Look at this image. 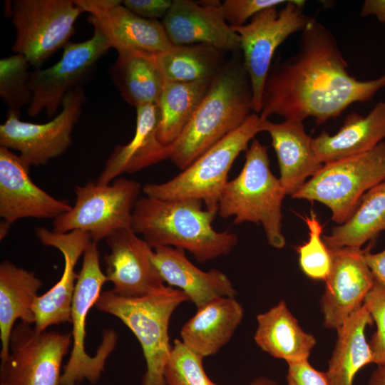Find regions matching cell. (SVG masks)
Wrapping results in <instances>:
<instances>
[{"mask_svg": "<svg viewBox=\"0 0 385 385\" xmlns=\"http://www.w3.org/2000/svg\"><path fill=\"white\" fill-rule=\"evenodd\" d=\"M384 87L385 75L367 81L350 75L332 32L310 18L297 52L271 66L259 115L261 119L277 115L302 122L312 118L321 125L352 103L371 100Z\"/></svg>", "mask_w": 385, "mask_h": 385, "instance_id": "1", "label": "cell"}, {"mask_svg": "<svg viewBox=\"0 0 385 385\" xmlns=\"http://www.w3.org/2000/svg\"><path fill=\"white\" fill-rule=\"evenodd\" d=\"M203 205L197 199L140 197L133 209L132 229L152 248H180L190 252L200 263L228 255L237 245L238 237L227 230H215L212 222L217 212Z\"/></svg>", "mask_w": 385, "mask_h": 385, "instance_id": "2", "label": "cell"}, {"mask_svg": "<svg viewBox=\"0 0 385 385\" xmlns=\"http://www.w3.org/2000/svg\"><path fill=\"white\" fill-rule=\"evenodd\" d=\"M252 93L243 62L223 67L177 140L169 159L181 170L240 127L253 113Z\"/></svg>", "mask_w": 385, "mask_h": 385, "instance_id": "3", "label": "cell"}, {"mask_svg": "<svg viewBox=\"0 0 385 385\" xmlns=\"http://www.w3.org/2000/svg\"><path fill=\"white\" fill-rule=\"evenodd\" d=\"M286 193L270 170L267 146L253 138L246 150L245 164L237 176L228 180L217 213L234 217V223H260L267 241L275 248L285 245L282 232V204Z\"/></svg>", "mask_w": 385, "mask_h": 385, "instance_id": "4", "label": "cell"}, {"mask_svg": "<svg viewBox=\"0 0 385 385\" xmlns=\"http://www.w3.org/2000/svg\"><path fill=\"white\" fill-rule=\"evenodd\" d=\"M189 301L183 291L165 285L142 297H124L111 289L97 299L98 310L118 318L138 339L146 364L142 385H166L164 369L172 348L170 320L178 307Z\"/></svg>", "mask_w": 385, "mask_h": 385, "instance_id": "5", "label": "cell"}, {"mask_svg": "<svg viewBox=\"0 0 385 385\" xmlns=\"http://www.w3.org/2000/svg\"><path fill=\"white\" fill-rule=\"evenodd\" d=\"M260 117L253 112L237 129L221 139L173 178L163 183L145 185V196L177 200L197 199L205 207L217 212L218 204L236 158L260 129Z\"/></svg>", "mask_w": 385, "mask_h": 385, "instance_id": "6", "label": "cell"}, {"mask_svg": "<svg viewBox=\"0 0 385 385\" xmlns=\"http://www.w3.org/2000/svg\"><path fill=\"white\" fill-rule=\"evenodd\" d=\"M385 180V141L361 154L323 165L292 197L317 201L329 208L342 224L362 196Z\"/></svg>", "mask_w": 385, "mask_h": 385, "instance_id": "7", "label": "cell"}, {"mask_svg": "<svg viewBox=\"0 0 385 385\" xmlns=\"http://www.w3.org/2000/svg\"><path fill=\"white\" fill-rule=\"evenodd\" d=\"M97 243L91 241L83 253L71 305L72 349L61 374L60 385H80L84 380L96 384L105 370L106 359L117 344L113 329L103 331V341L94 356L85 350L86 319L108 281L100 265Z\"/></svg>", "mask_w": 385, "mask_h": 385, "instance_id": "8", "label": "cell"}, {"mask_svg": "<svg viewBox=\"0 0 385 385\" xmlns=\"http://www.w3.org/2000/svg\"><path fill=\"white\" fill-rule=\"evenodd\" d=\"M140 189L138 182L123 178L108 185L90 181L76 186L74 205L54 219L53 230L61 233L81 230L97 243L118 230L130 228Z\"/></svg>", "mask_w": 385, "mask_h": 385, "instance_id": "9", "label": "cell"}, {"mask_svg": "<svg viewBox=\"0 0 385 385\" xmlns=\"http://www.w3.org/2000/svg\"><path fill=\"white\" fill-rule=\"evenodd\" d=\"M83 12L73 0L14 1L11 14L16 34L12 51L38 69L69 43L75 22Z\"/></svg>", "mask_w": 385, "mask_h": 385, "instance_id": "10", "label": "cell"}, {"mask_svg": "<svg viewBox=\"0 0 385 385\" xmlns=\"http://www.w3.org/2000/svg\"><path fill=\"white\" fill-rule=\"evenodd\" d=\"M304 4V1H287L279 11L277 6L269 7L256 14L250 23L231 26L240 38L256 113L261 111L264 86L276 49L289 36L302 31L311 18L303 12Z\"/></svg>", "mask_w": 385, "mask_h": 385, "instance_id": "11", "label": "cell"}, {"mask_svg": "<svg viewBox=\"0 0 385 385\" xmlns=\"http://www.w3.org/2000/svg\"><path fill=\"white\" fill-rule=\"evenodd\" d=\"M71 343L70 333L38 332L21 322L12 331L8 357L1 361L0 385H60L62 361Z\"/></svg>", "mask_w": 385, "mask_h": 385, "instance_id": "12", "label": "cell"}, {"mask_svg": "<svg viewBox=\"0 0 385 385\" xmlns=\"http://www.w3.org/2000/svg\"><path fill=\"white\" fill-rule=\"evenodd\" d=\"M86 100L81 86L72 88L65 96L61 111L51 120L34 123L19 119V113L9 111L0 125V145L17 150L29 167L46 164L68 148L72 132Z\"/></svg>", "mask_w": 385, "mask_h": 385, "instance_id": "13", "label": "cell"}, {"mask_svg": "<svg viewBox=\"0 0 385 385\" xmlns=\"http://www.w3.org/2000/svg\"><path fill=\"white\" fill-rule=\"evenodd\" d=\"M91 38L81 42H69L63 48L61 59L45 69L31 72L29 86L32 98L27 113L31 117L43 110L47 116H53L66 95L78 83L110 48L111 44L96 24Z\"/></svg>", "mask_w": 385, "mask_h": 385, "instance_id": "14", "label": "cell"}, {"mask_svg": "<svg viewBox=\"0 0 385 385\" xmlns=\"http://www.w3.org/2000/svg\"><path fill=\"white\" fill-rule=\"evenodd\" d=\"M91 15L88 20L97 25L107 37L111 48L118 54L142 52L157 53L173 44L163 23L141 18L117 0H75Z\"/></svg>", "mask_w": 385, "mask_h": 385, "instance_id": "15", "label": "cell"}, {"mask_svg": "<svg viewBox=\"0 0 385 385\" xmlns=\"http://www.w3.org/2000/svg\"><path fill=\"white\" fill-rule=\"evenodd\" d=\"M329 250L332 265L325 279L321 309L324 327L337 330L348 317L363 305L375 278L364 260L366 247Z\"/></svg>", "mask_w": 385, "mask_h": 385, "instance_id": "16", "label": "cell"}, {"mask_svg": "<svg viewBox=\"0 0 385 385\" xmlns=\"http://www.w3.org/2000/svg\"><path fill=\"white\" fill-rule=\"evenodd\" d=\"M110 249L103 260L106 275L115 294L128 298L142 297L165 285L155 267L152 248L132 229L118 230L106 240Z\"/></svg>", "mask_w": 385, "mask_h": 385, "instance_id": "17", "label": "cell"}, {"mask_svg": "<svg viewBox=\"0 0 385 385\" xmlns=\"http://www.w3.org/2000/svg\"><path fill=\"white\" fill-rule=\"evenodd\" d=\"M19 155L0 146V217L11 225L25 217L57 218L72 206L37 186Z\"/></svg>", "mask_w": 385, "mask_h": 385, "instance_id": "18", "label": "cell"}, {"mask_svg": "<svg viewBox=\"0 0 385 385\" xmlns=\"http://www.w3.org/2000/svg\"><path fill=\"white\" fill-rule=\"evenodd\" d=\"M163 25L173 45L205 44L220 51L241 48L239 35L224 19L220 1H173Z\"/></svg>", "mask_w": 385, "mask_h": 385, "instance_id": "19", "label": "cell"}, {"mask_svg": "<svg viewBox=\"0 0 385 385\" xmlns=\"http://www.w3.org/2000/svg\"><path fill=\"white\" fill-rule=\"evenodd\" d=\"M40 242L58 249L64 258L63 271L59 281L34 304V327L38 332L52 325L71 322V305L76 280V265L92 241L90 235L81 230L56 232L45 227L36 229Z\"/></svg>", "mask_w": 385, "mask_h": 385, "instance_id": "20", "label": "cell"}, {"mask_svg": "<svg viewBox=\"0 0 385 385\" xmlns=\"http://www.w3.org/2000/svg\"><path fill=\"white\" fill-rule=\"evenodd\" d=\"M260 129L271 137L278 160L279 181L286 195L292 196L324 165L316 155L313 138L299 120L273 123L269 118H260Z\"/></svg>", "mask_w": 385, "mask_h": 385, "instance_id": "21", "label": "cell"}, {"mask_svg": "<svg viewBox=\"0 0 385 385\" xmlns=\"http://www.w3.org/2000/svg\"><path fill=\"white\" fill-rule=\"evenodd\" d=\"M152 259L163 281L183 291L197 309L216 298L235 297L237 294L225 273L216 269H199L188 260L183 249L157 247L153 248Z\"/></svg>", "mask_w": 385, "mask_h": 385, "instance_id": "22", "label": "cell"}, {"mask_svg": "<svg viewBox=\"0 0 385 385\" xmlns=\"http://www.w3.org/2000/svg\"><path fill=\"white\" fill-rule=\"evenodd\" d=\"M136 108V127L133 138L118 145L106 162L97 183L108 185L123 173H133L169 159L170 145L162 144L157 137L159 113L157 104Z\"/></svg>", "mask_w": 385, "mask_h": 385, "instance_id": "23", "label": "cell"}, {"mask_svg": "<svg viewBox=\"0 0 385 385\" xmlns=\"http://www.w3.org/2000/svg\"><path fill=\"white\" fill-rule=\"evenodd\" d=\"M384 139L385 101H381L366 115L351 113L335 134L324 130L312 143L317 158L324 165L367 152Z\"/></svg>", "mask_w": 385, "mask_h": 385, "instance_id": "24", "label": "cell"}, {"mask_svg": "<svg viewBox=\"0 0 385 385\" xmlns=\"http://www.w3.org/2000/svg\"><path fill=\"white\" fill-rule=\"evenodd\" d=\"M243 317V307L235 297L216 298L184 324L180 340L204 358L215 355L229 342Z\"/></svg>", "mask_w": 385, "mask_h": 385, "instance_id": "25", "label": "cell"}, {"mask_svg": "<svg viewBox=\"0 0 385 385\" xmlns=\"http://www.w3.org/2000/svg\"><path fill=\"white\" fill-rule=\"evenodd\" d=\"M257 322L254 339L262 351L287 364L308 360L316 339L302 329L284 301L259 314Z\"/></svg>", "mask_w": 385, "mask_h": 385, "instance_id": "26", "label": "cell"}, {"mask_svg": "<svg viewBox=\"0 0 385 385\" xmlns=\"http://www.w3.org/2000/svg\"><path fill=\"white\" fill-rule=\"evenodd\" d=\"M43 282L34 272L18 267L9 261L0 265L1 361L9 354L10 339L17 319L33 324V310L37 292Z\"/></svg>", "mask_w": 385, "mask_h": 385, "instance_id": "27", "label": "cell"}, {"mask_svg": "<svg viewBox=\"0 0 385 385\" xmlns=\"http://www.w3.org/2000/svg\"><path fill=\"white\" fill-rule=\"evenodd\" d=\"M373 322L363 304L337 330V339L326 371L332 385H353L356 373L372 363L365 330Z\"/></svg>", "mask_w": 385, "mask_h": 385, "instance_id": "28", "label": "cell"}, {"mask_svg": "<svg viewBox=\"0 0 385 385\" xmlns=\"http://www.w3.org/2000/svg\"><path fill=\"white\" fill-rule=\"evenodd\" d=\"M212 80L164 82L157 103V137L162 144L170 145L177 140L208 91Z\"/></svg>", "mask_w": 385, "mask_h": 385, "instance_id": "29", "label": "cell"}, {"mask_svg": "<svg viewBox=\"0 0 385 385\" xmlns=\"http://www.w3.org/2000/svg\"><path fill=\"white\" fill-rule=\"evenodd\" d=\"M385 230V180L368 190L349 219L323 240L329 249L361 248Z\"/></svg>", "mask_w": 385, "mask_h": 385, "instance_id": "30", "label": "cell"}, {"mask_svg": "<svg viewBox=\"0 0 385 385\" xmlns=\"http://www.w3.org/2000/svg\"><path fill=\"white\" fill-rule=\"evenodd\" d=\"M152 54L142 52L118 54L111 71V76L121 96L135 108L157 104L164 86Z\"/></svg>", "mask_w": 385, "mask_h": 385, "instance_id": "31", "label": "cell"}, {"mask_svg": "<svg viewBox=\"0 0 385 385\" xmlns=\"http://www.w3.org/2000/svg\"><path fill=\"white\" fill-rule=\"evenodd\" d=\"M220 52L205 44L173 45L152 58L164 82H193L212 79L220 72Z\"/></svg>", "mask_w": 385, "mask_h": 385, "instance_id": "32", "label": "cell"}, {"mask_svg": "<svg viewBox=\"0 0 385 385\" xmlns=\"http://www.w3.org/2000/svg\"><path fill=\"white\" fill-rule=\"evenodd\" d=\"M29 66L26 58L18 53L0 60V96L9 110L17 113L24 106H29L32 98Z\"/></svg>", "mask_w": 385, "mask_h": 385, "instance_id": "33", "label": "cell"}, {"mask_svg": "<svg viewBox=\"0 0 385 385\" xmlns=\"http://www.w3.org/2000/svg\"><path fill=\"white\" fill-rule=\"evenodd\" d=\"M204 357L175 339L164 369L166 385H219L207 375Z\"/></svg>", "mask_w": 385, "mask_h": 385, "instance_id": "34", "label": "cell"}, {"mask_svg": "<svg viewBox=\"0 0 385 385\" xmlns=\"http://www.w3.org/2000/svg\"><path fill=\"white\" fill-rule=\"evenodd\" d=\"M302 219L308 227L309 237L307 242L296 247L299 266L309 278L325 281L331 269L332 257L322 237L323 227L314 211Z\"/></svg>", "mask_w": 385, "mask_h": 385, "instance_id": "35", "label": "cell"}, {"mask_svg": "<svg viewBox=\"0 0 385 385\" xmlns=\"http://www.w3.org/2000/svg\"><path fill=\"white\" fill-rule=\"evenodd\" d=\"M364 304L376 324V330L369 342L372 363L385 364V284L375 279Z\"/></svg>", "mask_w": 385, "mask_h": 385, "instance_id": "36", "label": "cell"}, {"mask_svg": "<svg viewBox=\"0 0 385 385\" xmlns=\"http://www.w3.org/2000/svg\"><path fill=\"white\" fill-rule=\"evenodd\" d=\"M284 0H225L222 10L225 21L231 26L244 25L262 10L285 4Z\"/></svg>", "mask_w": 385, "mask_h": 385, "instance_id": "37", "label": "cell"}, {"mask_svg": "<svg viewBox=\"0 0 385 385\" xmlns=\"http://www.w3.org/2000/svg\"><path fill=\"white\" fill-rule=\"evenodd\" d=\"M287 385H332L326 371L314 369L308 360L288 364Z\"/></svg>", "mask_w": 385, "mask_h": 385, "instance_id": "38", "label": "cell"}, {"mask_svg": "<svg viewBox=\"0 0 385 385\" xmlns=\"http://www.w3.org/2000/svg\"><path fill=\"white\" fill-rule=\"evenodd\" d=\"M122 4L141 18L157 20L166 15L173 4V1L125 0L122 1Z\"/></svg>", "mask_w": 385, "mask_h": 385, "instance_id": "39", "label": "cell"}, {"mask_svg": "<svg viewBox=\"0 0 385 385\" xmlns=\"http://www.w3.org/2000/svg\"><path fill=\"white\" fill-rule=\"evenodd\" d=\"M373 243L371 242L366 247L364 260L375 279L385 284V249L377 253H371L370 250Z\"/></svg>", "mask_w": 385, "mask_h": 385, "instance_id": "40", "label": "cell"}, {"mask_svg": "<svg viewBox=\"0 0 385 385\" xmlns=\"http://www.w3.org/2000/svg\"><path fill=\"white\" fill-rule=\"evenodd\" d=\"M375 16L377 19L385 24V0H366L364 1L361 11V16Z\"/></svg>", "mask_w": 385, "mask_h": 385, "instance_id": "41", "label": "cell"}, {"mask_svg": "<svg viewBox=\"0 0 385 385\" xmlns=\"http://www.w3.org/2000/svg\"><path fill=\"white\" fill-rule=\"evenodd\" d=\"M366 385H385V364L377 365Z\"/></svg>", "mask_w": 385, "mask_h": 385, "instance_id": "42", "label": "cell"}, {"mask_svg": "<svg viewBox=\"0 0 385 385\" xmlns=\"http://www.w3.org/2000/svg\"><path fill=\"white\" fill-rule=\"evenodd\" d=\"M250 385H278L277 383L268 377L260 376L254 379Z\"/></svg>", "mask_w": 385, "mask_h": 385, "instance_id": "43", "label": "cell"}]
</instances>
